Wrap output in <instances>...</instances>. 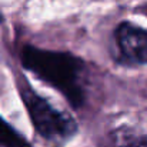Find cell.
<instances>
[{
  "label": "cell",
  "mask_w": 147,
  "mask_h": 147,
  "mask_svg": "<svg viewBox=\"0 0 147 147\" xmlns=\"http://www.w3.org/2000/svg\"><path fill=\"white\" fill-rule=\"evenodd\" d=\"M0 146L1 147H32L30 143L17 133L7 121L0 116Z\"/></svg>",
  "instance_id": "cell-4"
},
{
  "label": "cell",
  "mask_w": 147,
  "mask_h": 147,
  "mask_svg": "<svg viewBox=\"0 0 147 147\" xmlns=\"http://www.w3.org/2000/svg\"><path fill=\"white\" fill-rule=\"evenodd\" d=\"M0 23H1V14H0Z\"/></svg>",
  "instance_id": "cell-6"
},
{
  "label": "cell",
  "mask_w": 147,
  "mask_h": 147,
  "mask_svg": "<svg viewBox=\"0 0 147 147\" xmlns=\"http://www.w3.org/2000/svg\"><path fill=\"white\" fill-rule=\"evenodd\" d=\"M114 143L116 147H147V136L120 130L114 136Z\"/></svg>",
  "instance_id": "cell-5"
},
{
  "label": "cell",
  "mask_w": 147,
  "mask_h": 147,
  "mask_svg": "<svg viewBox=\"0 0 147 147\" xmlns=\"http://www.w3.org/2000/svg\"><path fill=\"white\" fill-rule=\"evenodd\" d=\"M22 63L39 79L61 92L73 107L83 104L84 92L80 86V74L84 64L79 57L70 53L26 46L22 51Z\"/></svg>",
  "instance_id": "cell-1"
},
{
  "label": "cell",
  "mask_w": 147,
  "mask_h": 147,
  "mask_svg": "<svg viewBox=\"0 0 147 147\" xmlns=\"http://www.w3.org/2000/svg\"><path fill=\"white\" fill-rule=\"evenodd\" d=\"M22 97L34 129L45 139L64 140L77 131V124L70 114L51 107L45 98L37 96L33 90H23Z\"/></svg>",
  "instance_id": "cell-2"
},
{
  "label": "cell",
  "mask_w": 147,
  "mask_h": 147,
  "mask_svg": "<svg viewBox=\"0 0 147 147\" xmlns=\"http://www.w3.org/2000/svg\"><path fill=\"white\" fill-rule=\"evenodd\" d=\"M116 42L121 54L137 64L147 63V30L124 22L116 29Z\"/></svg>",
  "instance_id": "cell-3"
}]
</instances>
